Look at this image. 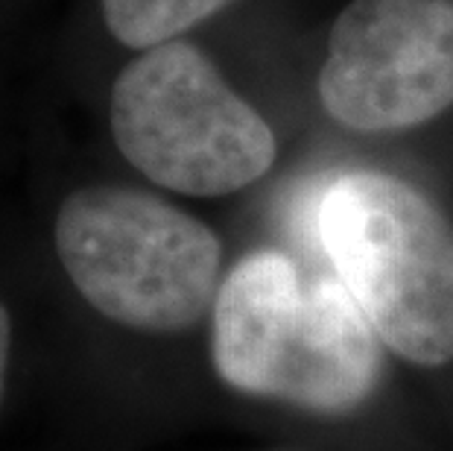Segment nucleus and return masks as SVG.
<instances>
[{
    "instance_id": "nucleus-1",
    "label": "nucleus",
    "mask_w": 453,
    "mask_h": 451,
    "mask_svg": "<svg viewBox=\"0 0 453 451\" xmlns=\"http://www.w3.org/2000/svg\"><path fill=\"white\" fill-rule=\"evenodd\" d=\"M211 361L231 390L325 416L363 408L380 384V338L349 287L304 276L278 249H257L223 278Z\"/></svg>"
},
{
    "instance_id": "nucleus-7",
    "label": "nucleus",
    "mask_w": 453,
    "mask_h": 451,
    "mask_svg": "<svg viewBox=\"0 0 453 451\" xmlns=\"http://www.w3.org/2000/svg\"><path fill=\"white\" fill-rule=\"evenodd\" d=\"M9 363H12V314L0 302V408H4V401H6Z\"/></svg>"
},
{
    "instance_id": "nucleus-5",
    "label": "nucleus",
    "mask_w": 453,
    "mask_h": 451,
    "mask_svg": "<svg viewBox=\"0 0 453 451\" xmlns=\"http://www.w3.org/2000/svg\"><path fill=\"white\" fill-rule=\"evenodd\" d=\"M319 100L351 132H401L448 112L453 0H351L331 27Z\"/></svg>"
},
{
    "instance_id": "nucleus-6",
    "label": "nucleus",
    "mask_w": 453,
    "mask_h": 451,
    "mask_svg": "<svg viewBox=\"0 0 453 451\" xmlns=\"http://www.w3.org/2000/svg\"><path fill=\"white\" fill-rule=\"evenodd\" d=\"M231 0H100L105 30L132 51L179 42L181 33L208 21Z\"/></svg>"
},
{
    "instance_id": "nucleus-2",
    "label": "nucleus",
    "mask_w": 453,
    "mask_h": 451,
    "mask_svg": "<svg viewBox=\"0 0 453 451\" xmlns=\"http://www.w3.org/2000/svg\"><path fill=\"white\" fill-rule=\"evenodd\" d=\"M319 241L374 334L416 367L453 363V223L416 185L378 170L336 176Z\"/></svg>"
},
{
    "instance_id": "nucleus-4",
    "label": "nucleus",
    "mask_w": 453,
    "mask_h": 451,
    "mask_svg": "<svg viewBox=\"0 0 453 451\" xmlns=\"http://www.w3.org/2000/svg\"><path fill=\"white\" fill-rule=\"evenodd\" d=\"M111 136L152 185L185 197H226L275 165L264 114L226 82L205 51L167 42L141 51L111 85Z\"/></svg>"
},
{
    "instance_id": "nucleus-3",
    "label": "nucleus",
    "mask_w": 453,
    "mask_h": 451,
    "mask_svg": "<svg viewBox=\"0 0 453 451\" xmlns=\"http://www.w3.org/2000/svg\"><path fill=\"white\" fill-rule=\"evenodd\" d=\"M53 246L76 293L134 331L194 329L223 284V244L214 229L127 185L71 191L56 211Z\"/></svg>"
}]
</instances>
